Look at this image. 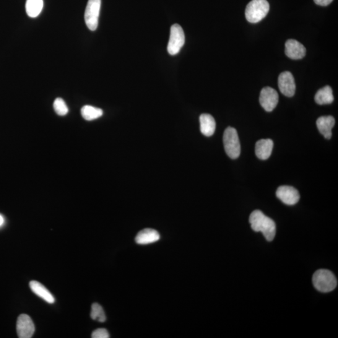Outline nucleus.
<instances>
[{"label": "nucleus", "instance_id": "obj_1", "mask_svg": "<svg viewBox=\"0 0 338 338\" xmlns=\"http://www.w3.org/2000/svg\"><path fill=\"white\" fill-rule=\"evenodd\" d=\"M251 228L255 232H261L267 241H272L276 233V226L274 220L265 215L261 210H256L249 217Z\"/></svg>", "mask_w": 338, "mask_h": 338}, {"label": "nucleus", "instance_id": "obj_2", "mask_svg": "<svg viewBox=\"0 0 338 338\" xmlns=\"http://www.w3.org/2000/svg\"><path fill=\"white\" fill-rule=\"evenodd\" d=\"M313 283L317 290L321 293H329L336 288L337 280L330 270L319 269L313 274Z\"/></svg>", "mask_w": 338, "mask_h": 338}, {"label": "nucleus", "instance_id": "obj_3", "mask_svg": "<svg viewBox=\"0 0 338 338\" xmlns=\"http://www.w3.org/2000/svg\"><path fill=\"white\" fill-rule=\"evenodd\" d=\"M269 11V4L267 0H252L247 5L245 16L247 20L256 23L266 17Z\"/></svg>", "mask_w": 338, "mask_h": 338}, {"label": "nucleus", "instance_id": "obj_4", "mask_svg": "<svg viewBox=\"0 0 338 338\" xmlns=\"http://www.w3.org/2000/svg\"><path fill=\"white\" fill-rule=\"evenodd\" d=\"M223 146L227 155L232 159H236L241 153V144L238 132L233 127L226 129L223 136Z\"/></svg>", "mask_w": 338, "mask_h": 338}, {"label": "nucleus", "instance_id": "obj_5", "mask_svg": "<svg viewBox=\"0 0 338 338\" xmlns=\"http://www.w3.org/2000/svg\"><path fill=\"white\" fill-rule=\"evenodd\" d=\"M185 43V35L183 28L179 24H174L171 28L170 38L167 46L168 53L175 55L179 53Z\"/></svg>", "mask_w": 338, "mask_h": 338}, {"label": "nucleus", "instance_id": "obj_6", "mask_svg": "<svg viewBox=\"0 0 338 338\" xmlns=\"http://www.w3.org/2000/svg\"><path fill=\"white\" fill-rule=\"evenodd\" d=\"M101 7V0H88L85 12V21L88 29L97 30Z\"/></svg>", "mask_w": 338, "mask_h": 338}, {"label": "nucleus", "instance_id": "obj_7", "mask_svg": "<svg viewBox=\"0 0 338 338\" xmlns=\"http://www.w3.org/2000/svg\"><path fill=\"white\" fill-rule=\"evenodd\" d=\"M279 101V95L274 88L266 87L262 88L260 93L259 102L267 111H272Z\"/></svg>", "mask_w": 338, "mask_h": 338}, {"label": "nucleus", "instance_id": "obj_8", "mask_svg": "<svg viewBox=\"0 0 338 338\" xmlns=\"http://www.w3.org/2000/svg\"><path fill=\"white\" fill-rule=\"evenodd\" d=\"M35 327L32 319L27 314H21L17 322V331L20 338H30L35 332Z\"/></svg>", "mask_w": 338, "mask_h": 338}, {"label": "nucleus", "instance_id": "obj_9", "mask_svg": "<svg viewBox=\"0 0 338 338\" xmlns=\"http://www.w3.org/2000/svg\"><path fill=\"white\" fill-rule=\"evenodd\" d=\"M276 196L284 204L293 205L297 204L300 199V195L295 187L283 186L279 187L276 191Z\"/></svg>", "mask_w": 338, "mask_h": 338}, {"label": "nucleus", "instance_id": "obj_10", "mask_svg": "<svg viewBox=\"0 0 338 338\" xmlns=\"http://www.w3.org/2000/svg\"><path fill=\"white\" fill-rule=\"evenodd\" d=\"M278 86L280 92L288 97H293L296 91L295 79L290 72H284L278 78Z\"/></svg>", "mask_w": 338, "mask_h": 338}, {"label": "nucleus", "instance_id": "obj_11", "mask_svg": "<svg viewBox=\"0 0 338 338\" xmlns=\"http://www.w3.org/2000/svg\"><path fill=\"white\" fill-rule=\"evenodd\" d=\"M285 53L291 59L300 60L305 57L306 50L299 41L290 39L285 43Z\"/></svg>", "mask_w": 338, "mask_h": 338}, {"label": "nucleus", "instance_id": "obj_12", "mask_svg": "<svg viewBox=\"0 0 338 338\" xmlns=\"http://www.w3.org/2000/svg\"><path fill=\"white\" fill-rule=\"evenodd\" d=\"M274 143L271 139H261L256 142L255 152L261 160H267L271 155Z\"/></svg>", "mask_w": 338, "mask_h": 338}, {"label": "nucleus", "instance_id": "obj_13", "mask_svg": "<svg viewBox=\"0 0 338 338\" xmlns=\"http://www.w3.org/2000/svg\"><path fill=\"white\" fill-rule=\"evenodd\" d=\"M335 124V119L332 116H322L316 121L319 132L325 139H330L332 137V129Z\"/></svg>", "mask_w": 338, "mask_h": 338}, {"label": "nucleus", "instance_id": "obj_14", "mask_svg": "<svg viewBox=\"0 0 338 338\" xmlns=\"http://www.w3.org/2000/svg\"><path fill=\"white\" fill-rule=\"evenodd\" d=\"M160 236L157 231L152 229H145L140 231L135 237V242L140 245H147L159 240Z\"/></svg>", "mask_w": 338, "mask_h": 338}, {"label": "nucleus", "instance_id": "obj_15", "mask_svg": "<svg viewBox=\"0 0 338 338\" xmlns=\"http://www.w3.org/2000/svg\"><path fill=\"white\" fill-rule=\"evenodd\" d=\"M199 120L202 134L206 137L212 136L216 127L214 118L210 114H203L200 116Z\"/></svg>", "mask_w": 338, "mask_h": 338}, {"label": "nucleus", "instance_id": "obj_16", "mask_svg": "<svg viewBox=\"0 0 338 338\" xmlns=\"http://www.w3.org/2000/svg\"><path fill=\"white\" fill-rule=\"evenodd\" d=\"M30 287L31 290L33 291L36 295L39 297L43 299L44 301L49 304H53L54 303V298L53 296L51 295L50 291L46 289L41 283L36 281V280H32L30 283Z\"/></svg>", "mask_w": 338, "mask_h": 338}, {"label": "nucleus", "instance_id": "obj_17", "mask_svg": "<svg viewBox=\"0 0 338 338\" xmlns=\"http://www.w3.org/2000/svg\"><path fill=\"white\" fill-rule=\"evenodd\" d=\"M314 100L319 105L330 104L334 101V96L331 87L326 86L319 89L316 93Z\"/></svg>", "mask_w": 338, "mask_h": 338}, {"label": "nucleus", "instance_id": "obj_18", "mask_svg": "<svg viewBox=\"0 0 338 338\" xmlns=\"http://www.w3.org/2000/svg\"><path fill=\"white\" fill-rule=\"evenodd\" d=\"M43 7V0H27L26 12L31 18H36L40 14Z\"/></svg>", "mask_w": 338, "mask_h": 338}, {"label": "nucleus", "instance_id": "obj_19", "mask_svg": "<svg viewBox=\"0 0 338 338\" xmlns=\"http://www.w3.org/2000/svg\"><path fill=\"white\" fill-rule=\"evenodd\" d=\"M83 118L86 121H93L103 116V110L99 108L94 107L90 105L83 106L81 110Z\"/></svg>", "mask_w": 338, "mask_h": 338}, {"label": "nucleus", "instance_id": "obj_20", "mask_svg": "<svg viewBox=\"0 0 338 338\" xmlns=\"http://www.w3.org/2000/svg\"><path fill=\"white\" fill-rule=\"evenodd\" d=\"M90 316L93 320H97L100 322H105L106 320L105 312H104L102 307L98 303L92 304Z\"/></svg>", "mask_w": 338, "mask_h": 338}, {"label": "nucleus", "instance_id": "obj_21", "mask_svg": "<svg viewBox=\"0 0 338 338\" xmlns=\"http://www.w3.org/2000/svg\"><path fill=\"white\" fill-rule=\"evenodd\" d=\"M53 108L54 111L59 116H64L69 112V108H68L66 102L61 98H56L54 101Z\"/></svg>", "mask_w": 338, "mask_h": 338}, {"label": "nucleus", "instance_id": "obj_22", "mask_svg": "<svg viewBox=\"0 0 338 338\" xmlns=\"http://www.w3.org/2000/svg\"><path fill=\"white\" fill-rule=\"evenodd\" d=\"M92 337L93 338H108L110 337L107 330L104 328H100L95 330L92 332Z\"/></svg>", "mask_w": 338, "mask_h": 338}, {"label": "nucleus", "instance_id": "obj_23", "mask_svg": "<svg viewBox=\"0 0 338 338\" xmlns=\"http://www.w3.org/2000/svg\"><path fill=\"white\" fill-rule=\"evenodd\" d=\"M333 1V0H314V3L316 5H319V6H327L331 3Z\"/></svg>", "mask_w": 338, "mask_h": 338}, {"label": "nucleus", "instance_id": "obj_24", "mask_svg": "<svg viewBox=\"0 0 338 338\" xmlns=\"http://www.w3.org/2000/svg\"><path fill=\"white\" fill-rule=\"evenodd\" d=\"M5 222L4 218L2 216V215H0V227L4 224Z\"/></svg>", "mask_w": 338, "mask_h": 338}]
</instances>
